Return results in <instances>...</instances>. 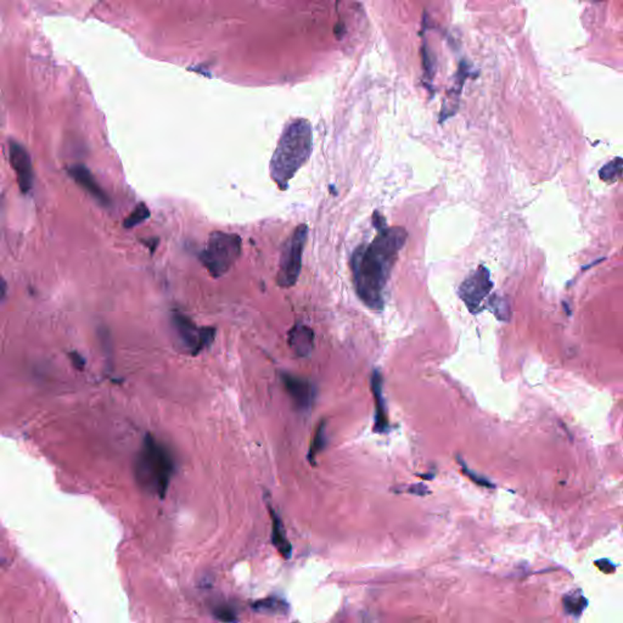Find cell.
Segmentation results:
<instances>
[{
  "mask_svg": "<svg viewBox=\"0 0 623 623\" xmlns=\"http://www.w3.org/2000/svg\"><path fill=\"white\" fill-rule=\"evenodd\" d=\"M377 235L370 244L360 245L352 255L351 268L354 286L362 302L372 309H382L384 290L392 267L405 246L408 234L405 228H388L382 214H374Z\"/></svg>",
  "mask_w": 623,
  "mask_h": 623,
  "instance_id": "obj_1",
  "label": "cell"
},
{
  "mask_svg": "<svg viewBox=\"0 0 623 623\" xmlns=\"http://www.w3.org/2000/svg\"><path fill=\"white\" fill-rule=\"evenodd\" d=\"M149 217L150 211L148 209V206L141 202L139 205H136V207L133 209V212L125 219L123 227L126 229L134 228L136 225H139L140 223L145 222Z\"/></svg>",
  "mask_w": 623,
  "mask_h": 623,
  "instance_id": "obj_19",
  "label": "cell"
},
{
  "mask_svg": "<svg viewBox=\"0 0 623 623\" xmlns=\"http://www.w3.org/2000/svg\"><path fill=\"white\" fill-rule=\"evenodd\" d=\"M69 357H70L71 362L75 365L76 369L83 370L84 365H85V360H84L83 357H82L78 352H71V354H69Z\"/></svg>",
  "mask_w": 623,
  "mask_h": 623,
  "instance_id": "obj_24",
  "label": "cell"
},
{
  "mask_svg": "<svg viewBox=\"0 0 623 623\" xmlns=\"http://www.w3.org/2000/svg\"><path fill=\"white\" fill-rule=\"evenodd\" d=\"M307 224H300L286 239L276 274V283L280 288H291L298 283L302 268L303 250L307 242Z\"/></svg>",
  "mask_w": 623,
  "mask_h": 623,
  "instance_id": "obj_5",
  "label": "cell"
},
{
  "mask_svg": "<svg viewBox=\"0 0 623 623\" xmlns=\"http://www.w3.org/2000/svg\"><path fill=\"white\" fill-rule=\"evenodd\" d=\"M172 329L178 349L183 354L197 356L209 349L216 337V329L197 326L190 318L183 313H173Z\"/></svg>",
  "mask_w": 623,
  "mask_h": 623,
  "instance_id": "obj_6",
  "label": "cell"
},
{
  "mask_svg": "<svg viewBox=\"0 0 623 623\" xmlns=\"http://www.w3.org/2000/svg\"><path fill=\"white\" fill-rule=\"evenodd\" d=\"M241 244V237L237 234L214 232L200 252L201 263L214 278H220L239 260Z\"/></svg>",
  "mask_w": 623,
  "mask_h": 623,
  "instance_id": "obj_4",
  "label": "cell"
},
{
  "mask_svg": "<svg viewBox=\"0 0 623 623\" xmlns=\"http://www.w3.org/2000/svg\"><path fill=\"white\" fill-rule=\"evenodd\" d=\"M466 77H468V67H466L465 62H461V69H459V72H458V77H456V82H454V85L451 87V90L448 92V95H447V102L443 105V108H442L440 121L443 122L456 113L458 105H459V97H461V89H463Z\"/></svg>",
  "mask_w": 623,
  "mask_h": 623,
  "instance_id": "obj_13",
  "label": "cell"
},
{
  "mask_svg": "<svg viewBox=\"0 0 623 623\" xmlns=\"http://www.w3.org/2000/svg\"><path fill=\"white\" fill-rule=\"evenodd\" d=\"M270 517H272V542L283 558L290 559L293 554V545L286 536L284 524L274 510H270Z\"/></svg>",
  "mask_w": 623,
  "mask_h": 623,
  "instance_id": "obj_14",
  "label": "cell"
},
{
  "mask_svg": "<svg viewBox=\"0 0 623 623\" xmlns=\"http://www.w3.org/2000/svg\"><path fill=\"white\" fill-rule=\"evenodd\" d=\"M6 296H8V285L3 275L0 274V304L6 300Z\"/></svg>",
  "mask_w": 623,
  "mask_h": 623,
  "instance_id": "obj_25",
  "label": "cell"
},
{
  "mask_svg": "<svg viewBox=\"0 0 623 623\" xmlns=\"http://www.w3.org/2000/svg\"><path fill=\"white\" fill-rule=\"evenodd\" d=\"M463 470H464V472L469 476L470 479H474L476 484L487 486L489 489H493V484H491L489 479H486L484 477H482V476H479V475L475 474L472 471H470L469 469H466V466L464 465V464H463Z\"/></svg>",
  "mask_w": 623,
  "mask_h": 623,
  "instance_id": "obj_23",
  "label": "cell"
},
{
  "mask_svg": "<svg viewBox=\"0 0 623 623\" xmlns=\"http://www.w3.org/2000/svg\"><path fill=\"white\" fill-rule=\"evenodd\" d=\"M489 309L493 312L494 316H497L499 321H507L509 319L510 311H509V304H507V300L499 298L497 295H493L492 298H489Z\"/></svg>",
  "mask_w": 623,
  "mask_h": 623,
  "instance_id": "obj_20",
  "label": "cell"
},
{
  "mask_svg": "<svg viewBox=\"0 0 623 623\" xmlns=\"http://www.w3.org/2000/svg\"><path fill=\"white\" fill-rule=\"evenodd\" d=\"M288 342L293 354L298 357H308L314 347V332L304 324H296L288 331Z\"/></svg>",
  "mask_w": 623,
  "mask_h": 623,
  "instance_id": "obj_11",
  "label": "cell"
},
{
  "mask_svg": "<svg viewBox=\"0 0 623 623\" xmlns=\"http://www.w3.org/2000/svg\"><path fill=\"white\" fill-rule=\"evenodd\" d=\"M493 288V283L491 280L489 270L486 267H479V270L470 275L469 278L464 280L458 290V293L461 300L464 301L466 307L472 314H477L481 312V304L484 298L491 293Z\"/></svg>",
  "mask_w": 623,
  "mask_h": 623,
  "instance_id": "obj_7",
  "label": "cell"
},
{
  "mask_svg": "<svg viewBox=\"0 0 623 623\" xmlns=\"http://www.w3.org/2000/svg\"><path fill=\"white\" fill-rule=\"evenodd\" d=\"M587 600L582 594L570 593L564 596V608L568 615H581L586 609Z\"/></svg>",
  "mask_w": 623,
  "mask_h": 623,
  "instance_id": "obj_18",
  "label": "cell"
},
{
  "mask_svg": "<svg viewBox=\"0 0 623 623\" xmlns=\"http://www.w3.org/2000/svg\"><path fill=\"white\" fill-rule=\"evenodd\" d=\"M281 382L293 405L301 412L311 410L316 398V388L309 380L293 374H281Z\"/></svg>",
  "mask_w": 623,
  "mask_h": 623,
  "instance_id": "obj_8",
  "label": "cell"
},
{
  "mask_svg": "<svg viewBox=\"0 0 623 623\" xmlns=\"http://www.w3.org/2000/svg\"><path fill=\"white\" fill-rule=\"evenodd\" d=\"M9 158L11 167L14 168L15 174L18 178L20 190L24 194H27L32 190L33 179H34L31 156L28 154L27 150L24 149V146L11 140L9 141Z\"/></svg>",
  "mask_w": 623,
  "mask_h": 623,
  "instance_id": "obj_9",
  "label": "cell"
},
{
  "mask_svg": "<svg viewBox=\"0 0 623 623\" xmlns=\"http://www.w3.org/2000/svg\"><path fill=\"white\" fill-rule=\"evenodd\" d=\"M69 173L71 177L75 179V182L78 184L80 188H83L84 190L88 192L89 195L98 201L100 205H110V197L107 196L106 192L103 188L100 186L97 179L93 176V173L90 172L88 167H85L84 164H74L69 168Z\"/></svg>",
  "mask_w": 623,
  "mask_h": 623,
  "instance_id": "obj_10",
  "label": "cell"
},
{
  "mask_svg": "<svg viewBox=\"0 0 623 623\" xmlns=\"http://www.w3.org/2000/svg\"><path fill=\"white\" fill-rule=\"evenodd\" d=\"M251 608L258 614L284 616L288 612V603L278 596H268L265 599L256 600L252 603Z\"/></svg>",
  "mask_w": 623,
  "mask_h": 623,
  "instance_id": "obj_15",
  "label": "cell"
},
{
  "mask_svg": "<svg viewBox=\"0 0 623 623\" xmlns=\"http://www.w3.org/2000/svg\"><path fill=\"white\" fill-rule=\"evenodd\" d=\"M326 444H328L326 423L323 420L316 426V433H314L311 447H309V451H308V461H311L312 464H314L316 456H319L321 451H324Z\"/></svg>",
  "mask_w": 623,
  "mask_h": 623,
  "instance_id": "obj_16",
  "label": "cell"
},
{
  "mask_svg": "<svg viewBox=\"0 0 623 623\" xmlns=\"http://www.w3.org/2000/svg\"><path fill=\"white\" fill-rule=\"evenodd\" d=\"M214 619L223 622H237V611L229 605H218L214 610Z\"/></svg>",
  "mask_w": 623,
  "mask_h": 623,
  "instance_id": "obj_21",
  "label": "cell"
},
{
  "mask_svg": "<svg viewBox=\"0 0 623 623\" xmlns=\"http://www.w3.org/2000/svg\"><path fill=\"white\" fill-rule=\"evenodd\" d=\"M372 390L374 398H375V405H377L374 430L377 433H385L387 428H388V421H387L385 398H384V395H382V374L377 372V370L372 372Z\"/></svg>",
  "mask_w": 623,
  "mask_h": 623,
  "instance_id": "obj_12",
  "label": "cell"
},
{
  "mask_svg": "<svg viewBox=\"0 0 623 623\" xmlns=\"http://www.w3.org/2000/svg\"><path fill=\"white\" fill-rule=\"evenodd\" d=\"M312 148L313 132L309 122L300 118L286 126L270 163V177L281 190L288 189L290 181L307 162Z\"/></svg>",
  "mask_w": 623,
  "mask_h": 623,
  "instance_id": "obj_2",
  "label": "cell"
},
{
  "mask_svg": "<svg viewBox=\"0 0 623 623\" xmlns=\"http://www.w3.org/2000/svg\"><path fill=\"white\" fill-rule=\"evenodd\" d=\"M423 64L425 75H426V77H428V79H433V60L426 48H423Z\"/></svg>",
  "mask_w": 623,
  "mask_h": 623,
  "instance_id": "obj_22",
  "label": "cell"
},
{
  "mask_svg": "<svg viewBox=\"0 0 623 623\" xmlns=\"http://www.w3.org/2000/svg\"><path fill=\"white\" fill-rule=\"evenodd\" d=\"M176 470L172 451L154 435H146L134 464L136 482L149 494L163 498L167 494Z\"/></svg>",
  "mask_w": 623,
  "mask_h": 623,
  "instance_id": "obj_3",
  "label": "cell"
},
{
  "mask_svg": "<svg viewBox=\"0 0 623 623\" xmlns=\"http://www.w3.org/2000/svg\"><path fill=\"white\" fill-rule=\"evenodd\" d=\"M622 174V158H616L600 168L599 177L604 182H617Z\"/></svg>",
  "mask_w": 623,
  "mask_h": 623,
  "instance_id": "obj_17",
  "label": "cell"
}]
</instances>
